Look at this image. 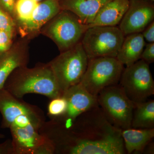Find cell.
<instances>
[{
  "label": "cell",
  "mask_w": 154,
  "mask_h": 154,
  "mask_svg": "<svg viewBox=\"0 0 154 154\" xmlns=\"http://www.w3.org/2000/svg\"><path fill=\"white\" fill-rule=\"evenodd\" d=\"M122 130L108 121L99 105L82 113L70 125L50 119L39 130L54 154H126Z\"/></svg>",
  "instance_id": "1"
},
{
  "label": "cell",
  "mask_w": 154,
  "mask_h": 154,
  "mask_svg": "<svg viewBox=\"0 0 154 154\" xmlns=\"http://www.w3.org/2000/svg\"><path fill=\"white\" fill-rule=\"evenodd\" d=\"M1 128L11 131L15 154H50L52 147L39 130L45 121L44 112L36 105L0 89Z\"/></svg>",
  "instance_id": "2"
},
{
  "label": "cell",
  "mask_w": 154,
  "mask_h": 154,
  "mask_svg": "<svg viewBox=\"0 0 154 154\" xmlns=\"http://www.w3.org/2000/svg\"><path fill=\"white\" fill-rule=\"evenodd\" d=\"M4 89L19 99L28 94H39L49 99L63 95L48 63L32 68H18L8 78Z\"/></svg>",
  "instance_id": "3"
},
{
  "label": "cell",
  "mask_w": 154,
  "mask_h": 154,
  "mask_svg": "<svg viewBox=\"0 0 154 154\" xmlns=\"http://www.w3.org/2000/svg\"><path fill=\"white\" fill-rule=\"evenodd\" d=\"M88 58L81 41L73 47L61 52L49 64L62 92L79 84L88 66Z\"/></svg>",
  "instance_id": "4"
},
{
  "label": "cell",
  "mask_w": 154,
  "mask_h": 154,
  "mask_svg": "<svg viewBox=\"0 0 154 154\" xmlns=\"http://www.w3.org/2000/svg\"><path fill=\"white\" fill-rule=\"evenodd\" d=\"M89 28L70 11L61 10L42 28L40 32L52 40L61 52L81 42Z\"/></svg>",
  "instance_id": "5"
},
{
  "label": "cell",
  "mask_w": 154,
  "mask_h": 154,
  "mask_svg": "<svg viewBox=\"0 0 154 154\" xmlns=\"http://www.w3.org/2000/svg\"><path fill=\"white\" fill-rule=\"evenodd\" d=\"M123 69L124 66L116 57L91 59L79 84L90 94L97 97L105 88L119 85Z\"/></svg>",
  "instance_id": "6"
},
{
  "label": "cell",
  "mask_w": 154,
  "mask_h": 154,
  "mask_svg": "<svg viewBox=\"0 0 154 154\" xmlns=\"http://www.w3.org/2000/svg\"><path fill=\"white\" fill-rule=\"evenodd\" d=\"M125 36L116 26H93L86 30L81 42L89 59L116 57Z\"/></svg>",
  "instance_id": "7"
},
{
  "label": "cell",
  "mask_w": 154,
  "mask_h": 154,
  "mask_svg": "<svg viewBox=\"0 0 154 154\" xmlns=\"http://www.w3.org/2000/svg\"><path fill=\"white\" fill-rule=\"evenodd\" d=\"M98 105L113 125L121 130L131 128L134 105L119 85L107 87L97 96Z\"/></svg>",
  "instance_id": "8"
},
{
  "label": "cell",
  "mask_w": 154,
  "mask_h": 154,
  "mask_svg": "<svg viewBox=\"0 0 154 154\" xmlns=\"http://www.w3.org/2000/svg\"><path fill=\"white\" fill-rule=\"evenodd\" d=\"M119 85L134 105L148 100L154 94V81L149 64L141 59L126 67Z\"/></svg>",
  "instance_id": "9"
},
{
  "label": "cell",
  "mask_w": 154,
  "mask_h": 154,
  "mask_svg": "<svg viewBox=\"0 0 154 154\" xmlns=\"http://www.w3.org/2000/svg\"><path fill=\"white\" fill-rule=\"evenodd\" d=\"M63 95L67 102L66 111L59 118L50 119L63 126H69L82 113L98 105L97 97L90 94L80 84L69 88Z\"/></svg>",
  "instance_id": "10"
},
{
  "label": "cell",
  "mask_w": 154,
  "mask_h": 154,
  "mask_svg": "<svg viewBox=\"0 0 154 154\" xmlns=\"http://www.w3.org/2000/svg\"><path fill=\"white\" fill-rule=\"evenodd\" d=\"M154 18L153 7L147 4L133 1L119 23V28L125 36L141 33Z\"/></svg>",
  "instance_id": "11"
},
{
  "label": "cell",
  "mask_w": 154,
  "mask_h": 154,
  "mask_svg": "<svg viewBox=\"0 0 154 154\" xmlns=\"http://www.w3.org/2000/svg\"><path fill=\"white\" fill-rule=\"evenodd\" d=\"M61 10L58 0H43L38 2L30 19L17 27L23 36L35 35Z\"/></svg>",
  "instance_id": "12"
},
{
  "label": "cell",
  "mask_w": 154,
  "mask_h": 154,
  "mask_svg": "<svg viewBox=\"0 0 154 154\" xmlns=\"http://www.w3.org/2000/svg\"><path fill=\"white\" fill-rule=\"evenodd\" d=\"M25 42L13 45L8 51L0 56V89L4 88L8 78L16 69L27 66L28 55Z\"/></svg>",
  "instance_id": "13"
},
{
  "label": "cell",
  "mask_w": 154,
  "mask_h": 154,
  "mask_svg": "<svg viewBox=\"0 0 154 154\" xmlns=\"http://www.w3.org/2000/svg\"><path fill=\"white\" fill-rule=\"evenodd\" d=\"M61 10L70 11L89 25L105 4L111 0H58Z\"/></svg>",
  "instance_id": "14"
},
{
  "label": "cell",
  "mask_w": 154,
  "mask_h": 154,
  "mask_svg": "<svg viewBox=\"0 0 154 154\" xmlns=\"http://www.w3.org/2000/svg\"><path fill=\"white\" fill-rule=\"evenodd\" d=\"M129 0H111L99 10L93 22L88 25L93 26H116L129 7Z\"/></svg>",
  "instance_id": "15"
},
{
  "label": "cell",
  "mask_w": 154,
  "mask_h": 154,
  "mask_svg": "<svg viewBox=\"0 0 154 154\" xmlns=\"http://www.w3.org/2000/svg\"><path fill=\"white\" fill-rule=\"evenodd\" d=\"M146 42L141 33H132L125 37L116 59L123 66H130L140 59Z\"/></svg>",
  "instance_id": "16"
},
{
  "label": "cell",
  "mask_w": 154,
  "mask_h": 154,
  "mask_svg": "<svg viewBox=\"0 0 154 154\" xmlns=\"http://www.w3.org/2000/svg\"><path fill=\"white\" fill-rule=\"evenodd\" d=\"M126 154L143 152L146 146L152 141L154 137V128H133L122 130Z\"/></svg>",
  "instance_id": "17"
},
{
  "label": "cell",
  "mask_w": 154,
  "mask_h": 154,
  "mask_svg": "<svg viewBox=\"0 0 154 154\" xmlns=\"http://www.w3.org/2000/svg\"><path fill=\"white\" fill-rule=\"evenodd\" d=\"M131 128H154V101L134 105L131 120Z\"/></svg>",
  "instance_id": "18"
},
{
  "label": "cell",
  "mask_w": 154,
  "mask_h": 154,
  "mask_svg": "<svg viewBox=\"0 0 154 154\" xmlns=\"http://www.w3.org/2000/svg\"><path fill=\"white\" fill-rule=\"evenodd\" d=\"M38 3L35 0H16L14 19L17 27L30 19Z\"/></svg>",
  "instance_id": "19"
},
{
  "label": "cell",
  "mask_w": 154,
  "mask_h": 154,
  "mask_svg": "<svg viewBox=\"0 0 154 154\" xmlns=\"http://www.w3.org/2000/svg\"><path fill=\"white\" fill-rule=\"evenodd\" d=\"M47 107V114L50 119L59 118L65 113L67 102L63 95L51 99Z\"/></svg>",
  "instance_id": "20"
},
{
  "label": "cell",
  "mask_w": 154,
  "mask_h": 154,
  "mask_svg": "<svg viewBox=\"0 0 154 154\" xmlns=\"http://www.w3.org/2000/svg\"><path fill=\"white\" fill-rule=\"evenodd\" d=\"M17 26L13 17L0 6V29L14 35Z\"/></svg>",
  "instance_id": "21"
},
{
  "label": "cell",
  "mask_w": 154,
  "mask_h": 154,
  "mask_svg": "<svg viewBox=\"0 0 154 154\" xmlns=\"http://www.w3.org/2000/svg\"><path fill=\"white\" fill-rule=\"evenodd\" d=\"M14 35L0 29V56L8 51L13 45Z\"/></svg>",
  "instance_id": "22"
},
{
  "label": "cell",
  "mask_w": 154,
  "mask_h": 154,
  "mask_svg": "<svg viewBox=\"0 0 154 154\" xmlns=\"http://www.w3.org/2000/svg\"><path fill=\"white\" fill-rule=\"evenodd\" d=\"M141 56L140 59L149 64L154 61V42L148 43L145 45Z\"/></svg>",
  "instance_id": "23"
},
{
  "label": "cell",
  "mask_w": 154,
  "mask_h": 154,
  "mask_svg": "<svg viewBox=\"0 0 154 154\" xmlns=\"http://www.w3.org/2000/svg\"><path fill=\"white\" fill-rule=\"evenodd\" d=\"M142 34L145 40L149 43L154 42V22L152 21L143 30Z\"/></svg>",
  "instance_id": "24"
},
{
  "label": "cell",
  "mask_w": 154,
  "mask_h": 154,
  "mask_svg": "<svg viewBox=\"0 0 154 154\" xmlns=\"http://www.w3.org/2000/svg\"><path fill=\"white\" fill-rule=\"evenodd\" d=\"M0 154H15L14 146L11 139L0 143Z\"/></svg>",
  "instance_id": "25"
},
{
  "label": "cell",
  "mask_w": 154,
  "mask_h": 154,
  "mask_svg": "<svg viewBox=\"0 0 154 154\" xmlns=\"http://www.w3.org/2000/svg\"><path fill=\"white\" fill-rule=\"evenodd\" d=\"M16 0H0V6L14 19V9Z\"/></svg>",
  "instance_id": "26"
},
{
  "label": "cell",
  "mask_w": 154,
  "mask_h": 154,
  "mask_svg": "<svg viewBox=\"0 0 154 154\" xmlns=\"http://www.w3.org/2000/svg\"><path fill=\"white\" fill-rule=\"evenodd\" d=\"M143 152L146 154H153L154 153V144L153 142H150L146 146L144 149Z\"/></svg>",
  "instance_id": "27"
},
{
  "label": "cell",
  "mask_w": 154,
  "mask_h": 154,
  "mask_svg": "<svg viewBox=\"0 0 154 154\" xmlns=\"http://www.w3.org/2000/svg\"><path fill=\"white\" fill-rule=\"evenodd\" d=\"M5 137V135L0 133V139H2L4 138Z\"/></svg>",
  "instance_id": "28"
},
{
  "label": "cell",
  "mask_w": 154,
  "mask_h": 154,
  "mask_svg": "<svg viewBox=\"0 0 154 154\" xmlns=\"http://www.w3.org/2000/svg\"><path fill=\"white\" fill-rule=\"evenodd\" d=\"M35 1H36L37 2H41V1H43V0H35Z\"/></svg>",
  "instance_id": "29"
},
{
  "label": "cell",
  "mask_w": 154,
  "mask_h": 154,
  "mask_svg": "<svg viewBox=\"0 0 154 154\" xmlns=\"http://www.w3.org/2000/svg\"><path fill=\"white\" fill-rule=\"evenodd\" d=\"M151 1H154V0H151Z\"/></svg>",
  "instance_id": "30"
}]
</instances>
